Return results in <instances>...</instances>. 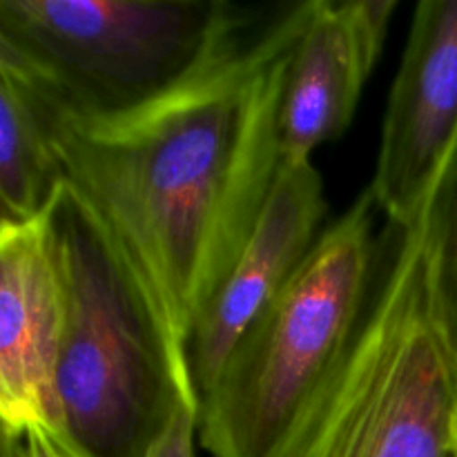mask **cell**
Here are the masks:
<instances>
[{"instance_id":"4fadbf2b","label":"cell","mask_w":457,"mask_h":457,"mask_svg":"<svg viewBox=\"0 0 457 457\" xmlns=\"http://www.w3.org/2000/svg\"><path fill=\"white\" fill-rule=\"evenodd\" d=\"M3 457H70V453L47 428L31 427L27 431L3 428Z\"/></svg>"},{"instance_id":"30bf717a","label":"cell","mask_w":457,"mask_h":457,"mask_svg":"<svg viewBox=\"0 0 457 457\" xmlns=\"http://www.w3.org/2000/svg\"><path fill=\"white\" fill-rule=\"evenodd\" d=\"M65 183L40 98L18 71L0 65L3 223H29L45 217Z\"/></svg>"},{"instance_id":"6da1fadb","label":"cell","mask_w":457,"mask_h":457,"mask_svg":"<svg viewBox=\"0 0 457 457\" xmlns=\"http://www.w3.org/2000/svg\"><path fill=\"white\" fill-rule=\"evenodd\" d=\"M312 3L266 7L187 83L120 119H71L29 85L67 186L123 248L186 351L284 163L281 96Z\"/></svg>"},{"instance_id":"8fae6325","label":"cell","mask_w":457,"mask_h":457,"mask_svg":"<svg viewBox=\"0 0 457 457\" xmlns=\"http://www.w3.org/2000/svg\"><path fill=\"white\" fill-rule=\"evenodd\" d=\"M427 244L436 311L457 361V161L442 179L427 212Z\"/></svg>"},{"instance_id":"9c48e42d","label":"cell","mask_w":457,"mask_h":457,"mask_svg":"<svg viewBox=\"0 0 457 457\" xmlns=\"http://www.w3.org/2000/svg\"><path fill=\"white\" fill-rule=\"evenodd\" d=\"M397 0H315L281 96L284 163L311 161L355 116L386 43Z\"/></svg>"},{"instance_id":"ba28073f","label":"cell","mask_w":457,"mask_h":457,"mask_svg":"<svg viewBox=\"0 0 457 457\" xmlns=\"http://www.w3.org/2000/svg\"><path fill=\"white\" fill-rule=\"evenodd\" d=\"M65 299L47 212L0 223V415L7 431L52 433Z\"/></svg>"},{"instance_id":"7c38bea8","label":"cell","mask_w":457,"mask_h":457,"mask_svg":"<svg viewBox=\"0 0 457 457\" xmlns=\"http://www.w3.org/2000/svg\"><path fill=\"white\" fill-rule=\"evenodd\" d=\"M199 413L201 404L196 400L181 402L145 457H195Z\"/></svg>"},{"instance_id":"7a4b0ae2","label":"cell","mask_w":457,"mask_h":457,"mask_svg":"<svg viewBox=\"0 0 457 457\" xmlns=\"http://www.w3.org/2000/svg\"><path fill=\"white\" fill-rule=\"evenodd\" d=\"M47 228L65 299L52 436L70 457H145L196 400L187 351L94 210L62 186Z\"/></svg>"},{"instance_id":"8992f818","label":"cell","mask_w":457,"mask_h":457,"mask_svg":"<svg viewBox=\"0 0 457 457\" xmlns=\"http://www.w3.org/2000/svg\"><path fill=\"white\" fill-rule=\"evenodd\" d=\"M455 161L457 0H422L393 80L369 192L391 226L411 228Z\"/></svg>"},{"instance_id":"5b68a950","label":"cell","mask_w":457,"mask_h":457,"mask_svg":"<svg viewBox=\"0 0 457 457\" xmlns=\"http://www.w3.org/2000/svg\"><path fill=\"white\" fill-rule=\"evenodd\" d=\"M263 12L226 0H0V65L71 119H120L187 83Z\"/></svg>"},{"instance_id":"277c9868","label":"cell","mask_w":457,"mask_h":457,"mask_svg":"<svg viewBox=\"0 0 457 457\" xmlns=\"http://www.w3.org/2000/svg\"><path fill=\"white\" fill-rule=\"evenodd\" d=\"M375 210L364 190L239 339L201 400L199 440L210 457H275L333 378L373 293Z\"/></svg>"},{"instance_id":"3957f363","label":"cell","mask_w":457,"mask_h":457,"mask_svg":"<svg viewBox=\"0 0 457 457\" xmlns=\"http://www.w3.org/2000/svg\"><path fill=\"white\" fill-rule=\"evenodd\" d=\"M275 457H457V361L436 311L427 214L382 237L360 330Z\"/></svg>"},{"instance_id":"52a82bcc","label":"cell","mask_w":457,"mask_h":457,"mask_svg":"<svg viewBox=\"0 0 457 457\" xmlns=\"http://www.w3.org/2000/svg\"><path fill=\"white\" fill-rule=\"evenodd\" d=\"M324 217V181L315 165L281 163L253 235L192 330L187 361L199 404L245 330L299 270Z\"/></svg>"}]
</instances>
